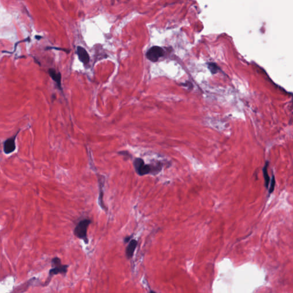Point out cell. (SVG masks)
<instances>
[{"instance_id": "7a4b0ae2", "label": "cell", "mask_w": 293, "mask_h": 293, "mask_svg": "<svg viewBox=\"0 0 293 293\" xmlns=\"http://www.w3.org/2000/svg\"><path fill=\"white\" fill-rule=\"evenodd\" d=\"M91 222V220L88 219L82 220L78 223L74 229V235L79 239L83 240L85 244L89 242L87 237V230Z\"/></svg>"}, {"instance_id": "2e32d148", "label": "cell", "mask_w": 293, "mask_h": 293, "mask_svg": "<svg viewBox=\"0 0 293 293\" xmlns=\"http://www.w3.org/2000/svg\"><path fill=\"white\" fill-rule=\"evenodd\" d=\"M149 293H157V292H155V291H153V290H150V291L149 292Z\"/></svg>"}, {"instance_id": "ba28073f", "label": "cell", "mask_w": 293, "mask_h": 293, "mask_svg": "<svg viewBox=\"0 0 293 293\" xmlns=\"http://www.w3.org/2000/svg\"><path fill=\"white\" fill-rule=\"evenodd\" d=\"M138 242L136 240L131 239L126 247V256L128 260L131 259L133 256L135 250L136 248Z\"/></svg>"}, {"instance_id": "8fae6325", "label": "cell", "mask_w": 293, "mask_h": 293, "mask_svg": "<svg viewBox=\"0 0 293 293\" xmlns=\"http://www.w3.org/2000/svg\"><path fill=\"white\" fill-rule=\"evenodd\" d=\"M208 69L213 74L217 73L219 70V68L217 66V64L215 63H210L208 64Z\"/></svg>"}, {"instance_id": "30bf717a", "label": "cell", "mask_w": 293, "mask_h": 293, "mask_svg": "<svg viewBox=\"0 0 293 293\" xmlns=\"http://www.w3.org/2000/svg\"><path fill=\"white\" fill-rule=\"evenodd\" d=\"M267 166H268V162H267L265 164V166L264 167L263 170V176H264L265 182V186L267 188L269 186V184L270 182V177H269L268 172H267Z\"/></svg>"}, {"instance_id": "52a82bcc", "label": "cell", "mask_w": 293, "mask_h": 293, "mask_svg": "<svg viewBox=\"0 0 293 293\" xmlns=\"http://www.w3.org/2000/svg\"><path fill=\"white\" fill-rule=\"evenodd\" d=\"M76 54L79 59V60L81 63H83L85 65H87L89 63L90 57L87 50H85L84 48L80 46L77 47Z\"/></svg>"}, {"instance_id": "8992f818", "label": "cell", "mask_w": 293, "mask_h": 293, "mask_svg": "<svg viewBox=\"0 0 293 293\" xmlns=\"http://www.w3.org/2000/svg\"><path fill=\"white\" fill-rule=\"evenodd\" d=\"M18 133V132L14 136L8 139L5 141L3 144V151L6 154H9L13 152L16 149L15 141H16V138Z\"/></svg>"}, {"instance_id": "4fadbf2b", "label": "cell", "mask_w": 293, "mask_h": 293, "mask_svg": "<svg viewBox=\"0 0 293 293\" xmlns=\"http://www.w3.org/2000/svg\"><path fill=\"white\" fill-rule=\"evenodd\" d=\"M119 154L124 155V156H126L127 157H131V155H130V153H128L127 151H121L120 152H119Z\"/></svg>"}, {"instance_id": "7c38bea8", "label": "cell", "mask_w": 293, "mask_h": 293, "mask_svg": "<svg viewBox=\"0 0 293 293\" xmlns=\"http://www.w3.org/2000/svg\"><path fill=\"white\" fill-rule=\"evenodd\" d=\"M275 177L274 176L272 177V179L271 181V184H270V190H269V193H272L273 192L274 187H275Z\"/></svg>"}, {"instance_id": "5bb4252c", "label": "cell", "mask_w": 293, "mask_h": 293, "mask_svg": "<svg viewBox=\"0 0 293 293\" xmlns=\"http://www.w3.org/2000/svg\"><path fill=\"white\" fill-rule=\"evenodd\" d=\"M132 236H128V237H126L124 238V243H129L130 240L132 239Z\"/></svg>"}, {"instance_id": "3957f363", "label": "cell", "mask_w": 293, "mask_h": 293, "mask_svg": "<svg viewBox=\"0 0 293 293\" xmlns=\"http://www.w3.org/2000/svg\"><path fill=\"white\" fill-rule=\"evenodd\" d=\"M52 268L49 272V282L52 276L58 274H63L65 275L68 271L69 266L68 265H63L61 260L59 257H54L52 260Z\"/></svg>"}, {"instance_id": "5b68a950", "label": "cell", "mask_w": 293, "mask_h": 293, "mask_svg": "<svg viewBox=\"0 0 293 293\" xmlns=\"http://www.w3.org/2000/svg\"><path fill=\"white\" fill-rule=\"evenodd\" d=\"M99 184V204L103 210L107 211V207L105 206L103 202L104 187L105 184V177L104 176L100 175L98 177Z\"/></svg>"}, {"instance_id": "9a60e30c", "label": "cell", "mask_w": 293, "mask_h": 293, "mask_svg": "<svg viewBox=\"0 0 293 293\" xmlns=\"http://www.w3.org/2000/svg\"><path fill=\"white\" fill-rule=\"evenodd\" d=\"M57 49V50H62L63 51H65V52H67V53H69V50H67L65 49H61V48H47V49Z\"/></svg>"}, {"instance_id": "9c48e42d", "label": "cell", "mask_w": 293, "mask_h": 293, "mask_svg": "<svg viewBox=\"0 0 293 293\" xmlns=\"http://www.w3.org/2000/svg\"><path fill=\"white\" fill-rule=\"evenodd\" d=\"M48 73L50 77L52 79V80L56 82L59 89L60 90H62L61 73L60 72H57L56 70L53 68H50L48 70Z\"/></svg>"}, {"instance_id": "277c9868", "label": "cell", "mask_w": 293, "mask_h": 293, "mask_svg": "<svg viewBox=\"0 0 293 293\" xmlns=\"http://www.w3.org/2000/svg\"><path fill=\"white\" fill-rule=\"evenodd\" d=\"M165 52L162 47L153 46L147 51L146 56L148 60L152 62H157L160 57L163 56Z\"/></svg>"}, {"instance_id": "6da1fadb", "label": "cell", "mask_w": 293, "mask_h": 293, "mask_svg": "<svg viewBox=\"0 0 293 293\" xmlns=\"http://www.w3.org/2000/svg\"><path fill=\"white\" fill-rule=\"evenodd\" d=\"M133 166L136 173L141 177L147 174L157 175L162 170V164L157 162L155 163H145L143 159L137 157L133 161Z\"/></svg>"}]
</instances>
